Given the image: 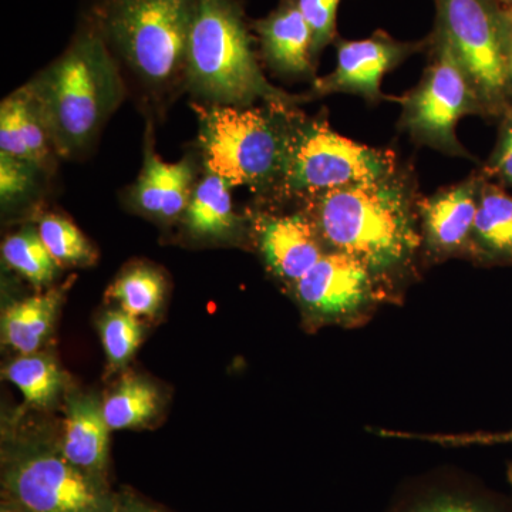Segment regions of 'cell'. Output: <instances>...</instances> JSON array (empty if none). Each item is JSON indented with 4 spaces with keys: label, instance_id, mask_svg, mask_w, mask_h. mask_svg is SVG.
<instances>
[{
    "label": "cell",
    "instance_id": "16",
    "mask_svg": "<svg viewBox=\"0 0 512 512\" xmlns=\"http://www.w3.org/2000/svg\"><path fill=\"white\" fill-rule=\"evenodd\" d=\"M232 187L217 174L202 168L180 224L187 237L207 244H238L251 222L235 211Z\"/></svg>",
    "mask_w": 512,
    "mask_h": 512
},
{
    "label": "cell",
    "instance_id": "21",
    "mask_svg": "<svg viewBox=\"0 0 512 512\" xmlns=\"http://www.w3.org/2000/svg\"><path fill=\"white\" fill-rule=\"evenodd\" d=\"M470 255L487 265L512 264V197L494 185H481Z\"/></svg>",
    "mask_w": 512,
    "mask_h": 512
},
{
    "label": "cell",
    "instance_id": "2",
    "mask_svg": "<svg viewBox=\"0 0 512 512\" xmlns=\"http://www.w3.org/2000/svg\"><path fill=\"white\" fill-rule=\"evenodd\" d=\"M192 9L194 0H94L84 12L150 123L185 93Z\"/></svg>",
    "mask_w": 512,
    "mask_h": 512
},
{
    "label": "cell",
    "instance_id": "1",
    "mask_svg": "<svg viewBox=\"0 0 512 512\" xmlns=\"http://www.w3.org/2000/svg\"><path fill=\"white\" fill-rule=\"evenodd\" d=\"M326 251L362 262L394 291L407 274L423 235L409 187L396 174L301 198Z\"/></svg>",
    "mask_w": 512,
    "mask_h": 512
},
{
    "label": "cell",
    "instance_id": "8",
    "mask_svg": "<svg viewBox=\"0 0 512 512\" xmlns=\"http://www.w3.org/2000/svg\"><path fill=\"white\" fill-rule=\"evenodd\" d=\"M437 29L447 37L483 111L497 113L510 92L507 19L490 0H436Z\"/></svg>",
    "mask_w": 512,
    "mask_h": 512
},
{
    "label": "cell",
    "instance_id": "9",
    "mask_svg": "<svg viewBox=\"0 0 512 512\" xmlns=\"http://www.w3.org/2000/svg\"><path fill=\"white\" fill-rule=\"evenodd\" d=\"M430 42L433 62L417 89L403 100L402 126L420 143L464 156L456 137L457 123L483 107L443 32L436 28Z\"/></svg>",
    "mask_w": 512,
    "mask_h": 512
},
{
    "label": "cell",
    "instance_id": "26",
    "mask_svg": "<svg viewBox=\"0 0 512 512\" xmlns=\"http://www.w3.org/2000/svg\"><path fill=\"white\" fill-rule=\"evenodd\" d=\"M37 232L52 258L59 266H90L96 264V248L69 218L47 212L37 221Z\"/></svg>",
    "mask_w": 512,
    "mask_h": 512
},
{
    "label": "cell",
    "instance_id": "34",
    "mask_svg": "<svg viewBox=\"0 0 512 512\" xmlns=\"http://www.w3.org/2000/svg\"><path fill=\"white\" fill-rule=\"evenodd\" d=\"M507 478H508V483H510V485L512 487V463L508 464Z\"/></svg>",
    "mask_w": 512,
    "mask_h": 512
},
{
    "label": "cell",
    "instance_id": "18",
    "mask_svg": "<svg viewBox=\"0 0 512 512\" xmlns=\"http://www.w3.org/2000/svg\"><path fill=\"white\" fill-rule=\"evenodd\" d=\"M0 153L35 165L43 173H55L57 157L35 100L25 86L0 104Z\"/></svg>",
    "mask_w": 512,
    "mask_h": 512
},
{
    "label": "cell",
    "instance_id": "31",
    "mask_svg": "<svg viewBox=\"0 0 512 512\" xmlns=\"http://www.w3.org/2000/svg\"><path fill=\"white\" fill-rule=\"evenodd\" d=\"M494 170L503 180L512 185V128L508 130L507 136L501 144Z\"/></svg>",
    "mask_w": 512,
    "mask_h": 512
},
{
    "label": "cell",
    "instance_id": "4",
    "mask_svg": "<svg viewBox=\"0 0 512 512\" xmlns=\"http://www.w3.org/2000/svg\"><path fill=\"white\" fill-rule=\"evenodd\" d=\"M185 93L192 101L214 106L296 107L293 96L266 80L242 0H194L187 56Z\"/></svg>",
    "mask_w": 512,
    "mask_h": 512
},
{
    "label": "cell",
    "instance_id": "27",
    "mask_svg": "<svg viewBox=\"0 0 512 512\" xmlns=\"http://www.w3.org/2000/svg\"><path fill=\"white\" fill-rule=\"evenodd\" d=\"M99 332L111 372L123 369L143 342V326L136 316L113 309L101 316Z\"/></svg>",
    "mask_w": 512,
    "mask_h": 512
},
{
    "label": "cell",
    "instance_id": "25",
    "mask_svg": "<svg viewBox=\"0 0 512 512\" xmlns=\"http://www.w3.org/2000/svg\"><path fill=\"white\" fill-rule=\"evenodd\" d=\"M2 258L12 271L25 278L39 291L55 281L60 268L33 225H25L15 234L5 238L2 244Z\"/></svg>",
    "mask_w": 512,
    "mask_h": 512
},
{
    "label": "cell",
    "instance_id": "13",
    "mask_svg": "<svg viewBox=\"0 0 512 512\" xmlns=\"http://www.w3.org/2000/svg\"><path fill=\"white\" fill-rule=\"evenodd\" d=\"M251 228L269 272L291 289L328 252L311 218L303 211L255 214Z\"/></svg>",
    "mask_w": 512,
    "mask_h": 512
},
{
    "label": "cell",
    "instance_id": "15",
    "mask_svg": "<svg viewBox=\"0 0 512 512\" xmlns=\"http://www.w3.org/2000/svg\"><path fill=\"white\" fill-rule=\"evenodd\" d=\"M386 512H512V497L474 478L440 473L407 484Z\"/></svg>",
    "mask_w": 512,
    "mask_h": 512
},
{
    "label": "cell",
    "instance_id": "10",
    "mask_svg": "<svg viewBox=\"0 0 512 512\" xmlns=\"http://www.w3.org/2000/svg\"><path fill=\"white\" fill-rule=\"evenodd\" d=\"M315 325H360L394 291L362 262L328 251L291 289Z\"/></svg>",
    "mask_w": 512,
    "mask_h": 512
},
{
    "label": "cell",
    "instance_id": "23",
    "mask_svg": "<svg viewBox=\"0 0 512 512\" xmlns=\"http://www.w3.org/2000/svg\"><path fill=\"white\" fill-rule=\"evenodd\" d=\"M160 410L157 387L140 376L127 375L103 400V413L110 430L134 429L154 419Z\"/></svg>",
    "mask_w": 512,
    "mask_h": 512
},
{
    "label": "cell",
    "instance_id": "30",
    "mask_svg": "<svg viewBox=\"0 0 512 512\" xmlns=\"http://www.w3.org/2000/svg\"><path fill=\"white\" fill-rule=\"evenodd\" d=\"M380 436L396 439H414L431 441L441 446H494V444H512V429L500 433L474 434H412L403 431L380 430Z\"/></svg>",
    "mask_w": 512,
    "mask_h": 512
},
{
    "label": "cell",
    "instance_id": "14",
    "mask_svg": "<svg viewBox=\"0 0 512 512\" xmlns=\"http://www.w3.org/2000/svg\"><path fill=\"white\" fill-rule=\"evenodd\" d=\"M481 185L473 178L420 202L421 235L431 256L441 259L470 254Z\"/></svg>",
    "mask_w": 512,
    "mask_h": 512
},
{
    "label": "cell",
    "instance_id": "17",
    "mask_svg": "<svg viewBox=\"0 0 512 512\" xmlns=\"http://www.w3.org/2000/svg\"><path fill=\"white\" fill-rule=\"evenodd\" d=\"M262 57L276 73L284 76H311L313 66L312 30L296 0H281L265 18L254 20Z\"/></svg>",
    "mask_w": 512,
    "mask_h": 512
},
{
    "label": "cell",
    "instance_id": "5",
    "mask_svg": "<svg viewBox=\"0 0 512 512\" xmlns=\"http://www.w3.org/2000/svg\"><path fill=\"white\" fill-rule=\"evenodd\" d=\"M197 116V151L202 168L232 188L247 187L276 197L288 154L295 107L214 106L191 101Z\"/></svg>",
    "mask_w": 512,
    "mask_h": 512
},
{
    "label": "cell",
    "instance_id": "12",
    "mask_svg": "<svg viewBox=\"0 0 512 512\" xmlns=\"http://www.w3.org/2000/svg\"><path fill=\"white\" fill-rule=\"evenodd\" d=\"M423 45L399 42L386 32H376L369 39L339 40L335 70L313 80L312 93H352L370 101L382 99L380 83L384 74L419 52Z\"/></svg>",
    "mask_w": 512,
    "mask_h": 512
},
{
    "label": "cell",
    "instance_id": "6",
    "mask_svg": "<svg viewBox=\"0 0 512 512\" xmlns=\"http://www.w3.org/2000/svg\"><path fill=\"white\" fill-rule=\"evenodd\" d=\"M393 174V154L342 137L322 117L309 119L295 107L289 123L284 174L275 198H303Z\"/></svg>",
    "mask_w": 512,
    "mask_h": 512
},
{
    "label": "cell",
    "instance_id": "33",
    "mask_svg": "<svg viewBox=\"0 0 512 512\" xmlns=\"http://www.w3.org/2000/svg\"><path fill=\"white\" fill-rule=\"evenodd\" d=\"M0 512H28L25 510V508L19 507V505L9 503V501H6V503L2 504V510Z\"/></svg>",
    "mask_w": 512,
    "mask_h": 512
},
{
    "label": "cell",
    "instance_id": "32",
    "mask_svg": "<svg viewBox=\"0 0 512 512\" xmlns=\"http://www.w3.org/2000/svg\"><path fill=\"white\" fill-rule=\"evenodd\" d=\"M114 512H163L151 507L131 494L117 495L116 511Z\"/></svg>",
    "mask_w": 512,
    "mask_h": 512
},
{
    "label": "cell",
    "instance_id": "11",
    "mask_svg": "<svg viewBox=\"0 0 512 512\" xmlns=\"http://www.w3.org/2000/svg\"><path fill=\"white\" fill-rule=\"evenodd\" d=\"M147 124L143 167L126 191V202L141 217L161 225L177 224L200 177V157L190 153L178 163H165L154 147L153 123Z\"/></svg>",
    "mask_w": 512,
    "mask_h": 512
},
{
    "label": "cell",
    "instance_id": "19",
    "mask_svg": "<svg viewBox=\"0 0 512 512\" xmlns=\"http://www.w3.org/2000/svg\"><path fill=\"white\" fill-rule=\"evenodd\" d=\"M109 431L103 402L90 394L72 393L67 396L60 450L74 466L101 480H106Z\"/></svg>",
    "mask_w": 512,
    "mask_h": 512
},
{
    "label": "cell",
    "instance_id": "29",
    "mask_svg": "<svg viewBox=\"0 0 512 512\" xmlns=\"http://www.w3.org/2000/svg\"><path fill=\"white\" fill-rule=\"evenodd\" d=\"M340 2L342 0H296V5L312 30L313 59H318L320 52L335 40Z\"/></svg>",
    "mask_w": 512,
    "mask_h": 512
},
{
    "label": "cell",
    "instance_id": "20",
    "mask_svg": "<svg viewBox=\"0 0 512 512\" xmlns=\"http://www.w3.org/2000/svg\"><path fill=\"white\" fill-rule=\"evenodd\" d=\"M63 289H49L10 303L2 313V340L20 355H33L52 333Z\"/></svg>",
    "mask_w": 512,
    "mask_h": 512
},
{
    "label": "cell",
    "instance_id": "35",
    "mask_svg": "<svg viewBox=\"0 0 512 512\" xmlns=\"http://www.w3.org/2000/svg\"><path fill=\"white\" fill-rule=\"evenodd\" d=\"M501 2L508 3V5H512V0H501Z\"/></svg>",
    "mask_w": 512,
    "mask_h": 512
},
{
    "label": "cell",
    "instance_id": "22",
    "mask_svg": "<svg viewBox=\"0 0 512 512\" xmlns=\"http://www.w3.org/2000/svg\"><path fill=\"white\" fill-rule=\"evenodd\" d=\"M167 281L163 272L147 264L124 269L107 289V298L136 318H154L163 308Z\"/></svg>",
    "mask_w": 512,
    "mask_h": 512
},
{
    "label": "cell",
    "instance_id": "24",
    "mask_svg": "<svg viewBox=\"0 0 512 512\" xmlns=\"http://www.w3.org/2000/svg\"><path fill=\"white\" fill-rule=\"evenodd\" d=\"M5 379L15 384L26 403L49 407L63 392L64 375L53 357L33 353L20 355L5 369Z\"/></svg>",
    "mask_w": 512,
    "mask_h": 512
},
{
    "label": "cell",
    "instance_id": "28",
    "mask_svg": "<svg viewBox=\"0 0 512 512\" xmlns=\"http://www.w3.org/2000/svg\"><path fill=\"white\" fill-rule=\"evenodd\" d=\"M49 175L35 165L0 153V201L3 210L19 207L40 194L43 178Z\"/></svg>",
    "mask_w": 512,
    "mask_h": 512
},
{
    "label": "cell",
    "instance_id": "3",
    "mask_svg": "<svg viewBox=\"0 0 512 512\" xmlns=\"http://www.w3.org/2000/svg\"><path fill=\"white\" fill-rule=\"evenodd\" d=\"M23 86L63 160L86 156L128 96L119 63L86 15L62 55Z\"/></svg>",
    "mask_w": 512,
    "mask_h": 512
},
{
    "label": "cell",
    "instance_id": "7",
    "mask_svg": "<svg viewBox=\"0 0 512 512\" xmlns=\"http://www.w3.org/2000/svg\"><path fill=\"white\" fill-rule=\"evenodd\" d=\"M6 501L28 512H114L117 495L106 480L80 470L60 448L23 443L2 461Z\"/></svg>",
    "mask_w": 512,
    "mask_h": 512
}]
</instances>
